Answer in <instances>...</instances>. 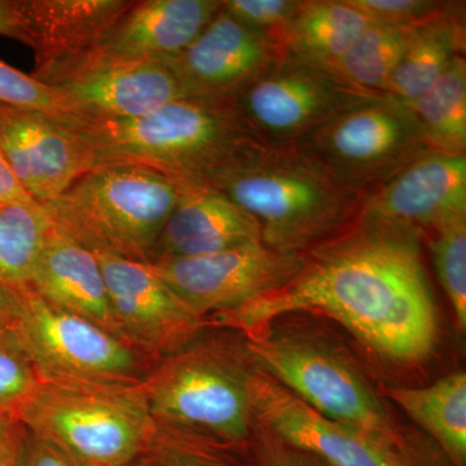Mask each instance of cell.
Returning <instances> with one entry per match:
<instances>
[{"label": "cell", "instance_id": "1", "mask_svg": "<svg viewBox=\"0 0 466 466\" xmlns=\"http://www.w3.org/2000/svg\"><path fill=\"white\" fill-rule=\"evenodd\" d=\"M420 238L416 229L361 213L341 235L308 251L299 274L281 289L213 317L248 334L287 315L314 312L343 325L383 360L419 366L438 341Z\"/></svg>", "mask_w": 466, "mask_h": 466}, {"label": "cell", "instance_id": "2", "mask_svg": "<svg viewBox=\"0 0 466 466\" xmlns=\"http://www.w3.org/2000/svg\"><path fill=\"white\" fill-rule=\"evenodd\" d=\"M92 168L128 165L175 182L210 187L262 148L233 100L184 97L134 118L91 122L78 131Z\"/></svg>", "mask_w": 466, "mask_h": 466}, {"label": "cell", "instance_id": "3", "mask_svg": "<svg viewBox=\"0 0 466 466\" xmlns=\"http://www.w3.org/2000/svg\"><path fill=\"white\" fill-rule=\"evenodd\" d=\"M259 225L262 244L306 254L355 225L367 198L296 148L262 147L211 184Z\"/></svg>", "mask_w": 466, "mask_h": 466}, {"label": "cell", "instance_id": "4", "mask_svg": "<svg viewBox=\"0 0 466 466\" xmlns=\"http://www.w3.org/2000/svg\"><path fill=\"white\" fill-rule=\"evenodd\" d=\"M187 184L148 168H92L42 205L52 228L94 254L149 263Z\"/></svg>", "mask_w": 466, "mask_h": 466}, {"label": "cell", "instance_id": "5", "mask_svg": "<svg viewBox=\"0 0 466 466\" xmlns=\"http://www.w3.org/2000/svg\"><path fill=\"white\" fill-rule=\"evenodd\" d=\"M26 431L60 450L76 466H125L155 437L139 385L39 383L18 412Z\"/></svg>", "mask_w": 466, "mask_h": 466}, {"label": "cell", "instance_id": "6", "mask_svg": "<svg viewBox=\"0 0 466 466\" xmlns=\"http://www.w3.org/2000/svg\"><path fill=\"white\" fill-rule=\"evenodd\" d=\"M247 348L267 376L315 408L400 451V434L385 404L345 352L324 339L284 333L271 325L245 334Z\"/></svg>", "mask_w": 466, "mask_h": 466}, {"label": "cell", "instance_id": "7", "mask_svg": "<svg viewBox=\"0 0 466 466\" xmlns=\"http://www.w3.org/2000/svg\"><path fill=\"white\" fill-rule=\"evenodd\" d=\"M293 148L364 198L431 150L412 110L388 95L343 110Z\"/></svg>", "mask_w": 466, "mask_h": 466}, {"label": "cell", "instance_id": "8", "mask_svg": "<svg viewBox=\"0 0 466 466\" xmlns=\"http://www.w3.org/2000/svg\"><path fill=\"white\" fill-rule=\"evenodd\" d=\"M14 332L41 381L128 388L143 381L146 354L100 325L51 305L29 287L17 288Z\"/></svg>", "mask_w": 466, "mask_h": 466}, {"label": "cell", "instance_id": "9", "mask_svg": "<svg viewBox=\"0 0 466 466\" xmlns=\"http://www.w3.org/2000/svg\"><path fill=\"white\" fill-rule=\"evenodd\" d=\"M248 380L249 373L219 350L182 349L144 377L139 390L156 425L241 441L253 420Z\"/></svg>", "mask_w": 466, "mask_h": 466}, {"label": "cell", "instance_id": "10", "mask_svg": "<svg viewBox=\"0 0 466 466\" xmlns=\"http://www.w3.org/2000/svg\"><path fill=\"white\" fill-rule=\"evenodd\" d=\"M376 94L284 52L233 99L251 134L267 148H293L334 116Z\"/></svg>", "mask_w": 466, "mask_h": 466}, {"label": "cell", "instance_id": "11", "mask_svg": "<svg viewBox=\"0 0 466 466\" xmlns=\"http://www.w3.org/2000/svg\"><path fill=\"white\" fill-rule=\"evenodd\" d=\"M303 265L305 254L280 253L263 244L148 263L175 296L202 319L232 311L281 289Z\"/></svg>", "mask_w": 466, "mask_h": 466}, {"label": "cell", "instance_id": "12", "mask_svg": "<svg viewBox=\"0 0 466 466\" xmlns=\"http://www.w3.org/2000/svg\"><path fill=\"white\" fill-rule=\"evenodd\" d=\"M32 76L56 88L90 124L134 118L187 97L162 60L116 63L87 51L34 69Z\"/></svg>", "mask_w": 466, "mask_h": 466}, {"label": "cell", "instance_id": "13", "mask_svg": "<svg viewBox=\"0 0 466 466\" xmlns=\"http://www.w3.org/2000/svg\"><path fill=\"white\" fill-rule=\"evenodd\" d=\"M253 419L327 466H407L400 451L324 416L262 370L249 373Z\"/></svg>", "mask_w": 466, "mask_h": 466}, {"label": "cell", "instance_id": "14", "mask_svg": "<svg viewBox=\"0 0 466 466\" xmlns=\"http://www.w3.org/2000/svg\"><path fill=\"white\" fill-rule=\"evenodd\" d=\"M119 337L147 357H168L184 349L204 319L175 296L148 263L95 254Z\"/></svg>", "mask_w": 466, "mask_h": 466}, {"label": "cell", "instance_id": "15", "mask_svg": "<svg viewBox=\"0 0 466 466\" xmlns=\"http://www.w3.org/2000/svg\"><path fill=\"white\" fill-rule=\"evenodd\" d=\"M284 51L220 8L191 45L165 58L187 97L233 100Z\"/></svg>", "mask_w": 466, "mask_h": 466}, {"label": "cell", "instance_id": "16", "mask_svg": "<svg viewBox=\"0 0 466 466\" xmlns=\"http://www.w3.org/2000/svg\"><path fill=\"white\" fill-rule=\"evenodd\" d=\"M0 152L39 205L55 200L90 171L78 131L35 110L5 103H0Z\"/></svg>", "mask_w": 466, "mask_h": 466}, {"label": "cell", "instance_id": "17", "mask_svg": "<svg viewBox=\"0 0 466 466\" xmlns=\"http://www.w3.org/2000/svg\"><path fill=\"white\" fill-rule=\"evenodd\" d=\"M363 213L420 233L466 219V155L428 150L370 195Z\"/></svg>", "mask_w": 466, "mask_h": 466}, {"label": "cell", "instance_id": "18", "mask_svg": "<svg viewBox=\"0 0 466 466\" xmlns=\"http://www.w3.org/2000/svg\"><path fill=\"white\" fill-rule=\"evenodd\" d=\"M131 0H8L9 38L34 52L35 67L92 50Z\"/></svg>", "mask_w": 466, "mask_h": 466}, {"label": "cell", "instance_id": "19", "mask_svg": "<svg viewBox=\"0 0 466 466\" xmlns=\"http://www.w3.org/2000/svg\"><path fill=\"white\" fill-rule=\"evenodd\" d=\"M222 8V0H131L91 54L116 63L157 61L174 56Z\"/></svg>", "mask_w": 466, "mask_h": 466}, {"label": "cell", "instance_id": "20", "mask_svg": "<svg viewBox=\"0 0 466 466\" xmlns=\"http://www.w3.org/2000/svg\"><path fill=\"white\" fill-rule=\"evenodd\" d=\"M260 244L259 225L244 208L216 189L187 184L152 260L211 256Z\"/></svg>", "mask_w": 466, "mask_h": 466}, {"label": "cell", "instance_id": "21", "mask_svg": "<svg viewBox=\"0 0 466 466\" xmlns=\"http://www.w3.org/2000/svg\"><path fill=\"white\" fill-rule=\"evenodd\" d=\"M29 288L51 305L119 337L96 256L54 228L43 245Z\"/></svg>", "mask_w": 466, "mask_h": 466}, {"label": "cell", "instance_id": "22", "mask_svg": "<svg viewBox=\"0 0 466 466\" xmlns=\"http://www.w3.org/2000/svg\"><path fill=\"white\" fill-rule=\"evenodd\" d=\"M464 5L447 2L413 27L385 95L410 108L465 51Z\"/></svg>", "mask_w": 466, "mask_h": 466}, {"label": "cell", "instance_id": "23", "mask_svg": "<svg viewBox=\"0 0 466 466\" xmlns=\"http://www.w3.org/2000/svg\"><path fill=\"white\" fill-rule=\"evenodd\" d=\"M370 21L345 0H300L288 26L284 51L330 72Z\"/></svg>", "mask_w": 466, "mask_h": 466}, {"label": "cell", "instance_id": "24", "mask_svg": "<svg viewBox=\"0 0 466 466\" xmlns=\"http://www.w3.org/2000/svg\"><path fill=\"white\" fill-rule=\"evenodd\" d=\"M386 397L428 431L455 466H466V373L424 388H388Z\"/></svg>", "mask_w": 466, "mask_h": 466}, {"label": "cell", "instance_id": "25", "mask_svg": "<svg viewBox=\"0 0 466 466\" xmlns=\"http://www.w3.org/2000/svg\"><path fill=\"white\" fill-rule=\"evenodd\" d=\"M429 149L466 155V60L460 55L410 106Z\"/></svg>", "mask_w": 466, "mask_h": 466}, {"label": "cell", "instance_id": "26", "mask_svg": "<svg viewBox=\"0 0 466 466\" xmlns=\"http://www.w3.org/2000/svg\"><path fill=\"white\" fill-rule=\"evenodd\" d=\"M412 29L370 21L330 72L358 90L385 95Z\"/></svg>", "mask_w": 466, "mask_h": 466}, {"label": "cell", "instance_id": "27", "mask_svg": "<svg viewBox=\"0 0 466 466\" xmlns=\"http://www.w3.org/2000/svg\"><path fill=\"white\" fill-rule=\"evenodd\" d=\"M52 226L39 204H0V281L29 287Z\"/></svg>", "mask_w": 466, "mask_h": 466}, {"label": "cell", "instance_id": "28", "mask_svg": "<svg viewBox=\"0 0 466 466\" xmlns=\"http://www.w3.org/2000/svg\"><path fill=\"white\" fill-rule=\"evenodd\" d=\"M0 103L35 110L79 131L90 122L51 86L0 60Z\"/></svg>", "mask_w": 466, "mask_h": 466}, {"label": "cell", "instance_id": "29", "mask_svg": "<svg viewBox=\"0 0 466 466\" xmlns=\"http://www.w3.org/2000/svg\"><path fill=\"white\" fill-rule=\"evenodd\" d=\"M431 253L438 279L447 294L459 330L466 329V219L433 233Z\"/></svg>", "mask_w": 466, "mask_h": 466}, {"label": "cell", "instance_id": "30", "mask_svg": "<svg viewBox=\"0 0 466 466\" xmlns=\"http://www.w3.org/2000/svg\"><path fill=\"white\" fill-rule=\"evenodd\" d=\"M41 382L14 330L0 333V413L17 417Z\"/></svg>", "mask_w": 466, "mask_h": 466}, {"label": "cell", "instance_id": "31", "mask_svg": "<svg viewBox=\"0 0 466 466\" xmlns=\"http://www.w3.org/2000/svg\"><path fill=\"white\" fill-rule=\"evenodd\" d=\"M299 3L300 0H223L222 8L284 51L288 26Z\"/></svg>", "mask_w": 466, "mask_h": 466}, {"label": "cell", "instance_id": "32", "mask_svg": "<svg viewBox=\"0 0 466 466\" xmlns=\"http://www.w3.org/2000/svg\"><path fill=\"white\" fill-rule=\"evenodd\" d=\"M370 21L415 27L434 16L447 2L437 0H345Z\"/></svg>", "mask_w": 466, "mask_h": 466}, {"label": "cell", "instance_id": "33", "mask_svg": "<svg viewBox=\"0 0 466 466\" xmlns=\"http://www.w3.org/2000/svg\"><path fill=\"white\" fill-rule=\"evenodd\" d=\"M27 431L17 417L0 413V466H23Z\"/></svg>", "mask_w": 466, "mask_h": 466}, {"label": "cell", "instance_id": "34", "mask_svg": "<svg viewBox=\"0 0 466 466\" xmlns=\"http://www.w3.org/2000/svg\"><path fill=\"white\" fill-rule=\"evenodd\" d=\"M262 452L263 466H327L314 456L288 446L268 431L263 435Z\"/></svg>", "mask_w": 466, "mask_h": 466}, {"label": "cell", "instance_id": "35", "mask_svg": "<svg viewBox=\"0 0 466 466\" xmlns=\"http://www.w3.org/2000/svg\"><path fill=\"white\" fill-rule=\"evenodd\" d=\"M23 466H76L60 450L27 431Z\"/></svg>", "mask_w": 466, "mask_h": 466}, {"label": "cell", "instance_id": "36", "mask_svg": "<svg viewBox=\"0 0 466 466\" xmlns=\"http://www.w3.org/2000/svg\"><path fill=\"white\" fill-rule=\"evenodd\" d=\"M0 204H38L30 198L0 152Z\"/></svg>", "mask_w": 466, "mask_h": 466}, {"label": "cell", "instance_id": "37", "mask_svg": "<svg viewBox=\"0 0 466 466\" xmlns=\"http://www.w3.org/2000/svg\"><path fill=\"white\" fill-rule=\"evenodd\" d=\"M21 305L17 288L0 281V333L12 332L20 318Z\"/></svg>", "mask_w": 466, "mask_h": 466}, {"label": "cell", "instance_id": "38", "mask_svg": "<svg viewBox=\"0 0 466 466\" xmlns=\"http://www.w3.org/2000/svg\"><path fill=\"white\" fill-rule=\"evenodd\" d=\"M8 0H0V35L7 36Z\"/></svg>", "mask_w": 466, "mask_h": 466}, {"label": "cell", "instance_id": "39", "mask_svg": "<svg viewBox=\"0 0 466 466\" xmlns=\"http://www.w3.org/2000/svg\"><path fill=\"white\" fill-rule=\"evenodd\" d=\"M170 466H207L192 458H187V456L174 455L170 459Z\"/></svg>", "mask_w": 466, "mask_h": 466}]
</instances>
